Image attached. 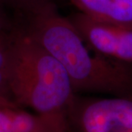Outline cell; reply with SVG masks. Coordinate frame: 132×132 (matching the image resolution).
Here are the masks:
<instances>
[{
	"label": "cell",
	"mask_w": 132,
	"mask_h": 132,
	"mask_svg": "<svg viewBox=\"0 0 132 132\" xmlns=\"http://www.w3.org/2000/svg\"><path fill=\"white\" fill-rule=\"evenodd\" d=\"M19 106H0V132H13V112Z\"/></svg>",
	"instance_id": "cell-7"
},
{
	"label": "cell",
	"mask_w": 132,
	"mask_h": 132,
	"mask_svg": "<svg viewBox=\"0 0 132 132\" xmlns=\"http://www.w3.org/2000/svg\"><path fill=\"white\" fill-rule=\"evenodd\" d=\"M9 45L10 38L0 33V97L12 100L7 86Z\"/></svg>",
	"instance_id": "cell-6"
},
{
	"label": "cell",
	"mask_w": 132,
	"mask_h": 132,
	"mask_svg": "<svg viewBox=\"0 0 132 132\" xmlns=\"http://www.w3.org/2000/svg\"><path fill=\"white\" fill-rule=\"evenodd\" d=\"M79 12L106 24L132 29V0H68Z\"/></svg>",
	"instance_id": "cell-5"
},
{
	"label": "cell",
	"mask_w": 132,
	"mask_h": 132,
	"mask_svg": "<svg viewBox=\"0 0 132 132\" xmlns=\"http://www.w3.org/2000/svg\"><path fill=\"white\" fill-rule=\"evenodd\" d=\"M19 106L17 104L15 103L13 101H12L10 99L6 98L0 97V106Z\"/></svg>",
	"instance_id": "cell-8"
},
{
	"label": "cell",
	"mask_w": 132,
	"mask_h": 132,
	"mask_svg": "<svg viewBox=\"0 0 132 132\" xmlns=\"http://www.w3.org/2000/svg\"><path fill=\"white\" fill-rule=\"evenodd\" d=\"M68 131L132 132V97L75 96L67 113Z\"/></svg>",
	"instance_id": "cell-3"
},
{
	"label": "cell",
	"mask_w": 132,
	"mask_h": 132,
	"mask_svg": "<svg viewBox=\"0 0 132 132\" xmlns=\"http://www.w3.org/2000/svg\"><path fill=\"white\" fill-rule=\"evenodd\" d=\"M7 86L19 106L41 114L67 117L76 96L64 68L25 31L10 38Z\"/></svg>",
	"instance_id": "cell-2"
},
{
	"label": "cell",
	"mask_w": 132,
	"mask_h": 132,
	"mask_svg": "<svg viewBox=\"0 0 132 132\" xmlns=\"http://www.w3.org/2000/svg\"><path fill=\"white\" fill-rule=\"evenodd\" d=\"M25 32L55 57L76 92L132 97V69L91 50L77 29L48 2L36 4Z\"/></svg>",
	"instance_id": "cell-1"
},
{
	"label": "cell",
	"mask_w": 132,
	"mask_h": 132,
	"mask_svg": "<svg viewBox=\"0 0 132 132\" xmlns=\"http://www.w3.org/2000/svg\"><path fill=\"white\" fill-rule=\"evenodd\" d=\"M2 28H3V19L2 13H0V33L2 32Z\"/></svg>",
	"instance_id": "cell-9"
},
{
	"label": "cell",
	"mask_w": 132,
	"mask_h": 132,
	"mask_svg": "<svg viewBox=\"0 0 132 132\" xmlns=\"http://www.w3.org/2000/svg\"><path fill=\"white\" fill-rule=\"evenodd\" d=\"M87 46L109 60L132 64V29L106 24L78 12L69 18Z\"/></svg>",
	"instance_id": "cell-4"
}]
</instances>
